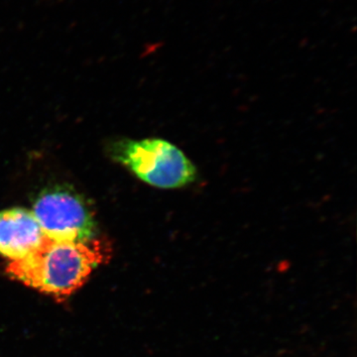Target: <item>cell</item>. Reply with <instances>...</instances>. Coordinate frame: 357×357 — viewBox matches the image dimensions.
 Segmentation results:
<instances>
[{"label": "cell", "mask_w": 357, "mask_h": 357, "mask_svg": "<svg viewBox=\"0 0 357 357\" xmlns=\"http://www.w3.org/2000/svg\"><path fill=\"white\" fill-rule=\"evenodd\" d=\"M107 255L102 241L66 243L45 236L36 250L9 263L6 271L25 285L62 301L84 285Z\"/></svg>", "instance_id": "1"}, {"label": "cell", "mask_w": 357, "mask_h": 357, "mask_svg": "<svg viewBox=\"0 0 357 357\" xmlns=\"http://www.w3.org/2000/svg\"><path fill=\"white\" fill-rule=\"evenodd\" d=\"M112 156L141 181L159 189H180L198 178L189 157L161 138L117 141L112 145Z\"/></svg>", "instance_id": "2"}, {"label": "cell", "mask_w": 357, "mask_h": 357, "mask_svg": "<svg viewBox=\"0 0 357 357\" xmlns=\"http://www.w3.org/2000/svg\"><path fill=\"white\" fill-rule=\"evenodd\" d=\"M33 213L44 236L56 241L88 243L96 236V222L88 204L66 188H54L40 194Z\"/></svg>", "instance_id": "3"}, {"label": "cell", "mask_w": 357, "mask_h": 357, "mask_svg": "<svg viewBox=\"0 0 357 357\" xmlns=\"http://www.w3.org/2000/svg\"><path fill=\"white\" fill-rule=\"evenodd\" d=\"M44 237L31 211L13 208L0 211V255L11 261L22 259L36 250Z\"/></svg>", "instance_id": "4"}]
</instances>
